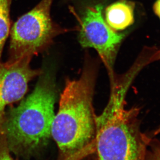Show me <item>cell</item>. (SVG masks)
Here are the masks:
<instances>
[{
	"mask_svg": "<svg viewBox=\"0 0 160 160\" xmlns=\"http://www.w3.org/2000/svg\"><path fill=\"white\" fill-rule=\"evenodd\" d=\"M31 59L24 57L0 63V131L6 106L22 98L26 93L29 82L42 74L40 70L31 68Z\"/></svg>",
	"mask_w": 160,
	"mask_h": 160,
	"instance_id": "cell-6",
	"label": "cell"
},
{
	"mask_svg": "<svg viewBox=\"0 0 160 160\" xmlns=\"http://www.w3.org/2000/svg\"><path fill=\"white\" fill-rule=\"evenodd\" d=\"M153 9L155 14L160 19V0H157L154 3Z\"/></svg>",
	"mask_w": 160,
	"mask_h": 160,
	"instance_id": "cell-12",
	"label": "cell"
},
{
	"mask_svg": "<svg viewBox=\"0 0 160 160\" xmlns=\"http://www.w3.org/2000/svg\"><path fill=\"white\" fill-rule=\"evenodd\" d=\"M56 99L53 80L43 76L30 95L5 112L0 132L11 152L29 156L46 145L52 137Z\"/></svg>",
	"mask_w": 160,
	"mask_h": 160,
	"instance_id": "cell-3",
	"label": "cell"
},
{
	"mask_svg": "<svg viewBox=\"0 0 160 160\" xmlns=\"http://www.w3.org/2000/svg\"><path fill=\"white\" fill-rule=\"evenodd\" d=\"M105 20L113 30L123 31L134 22V4L128 0H119L105 11Z\"/></svg>",
	"mask_w": 160,
	"mask_h": 160,
	"instance_id": "cell-7",
	"label": "cell"
},
{
	"mask_svg": "<svg viewBox=\"0 0 160 160\" xmlns=\"http://www.w3.org/2000/svg\"><path fill=\"white\" fill-rule=\"evenodd\" d=\"M3 132H0V160H15L12 158Z\"/></svg>",
	"mask_w": 160,
	"mask_h": 160,
	"instance_id": "cell-10",
	"label": "cell"
},
{
	"mask_svg": "<svg viewBox=\"0 0 160 160\" xmlns=\"http://www.w3.org/2000/svg\"><path fill=\"white\" fill-rule=\"evenodd\" d=\"M146 160H160V141L154 137L150 138Z\"/></svg>",
	"mask_w": 160,
	"mask_h": 160,
	"instance_id": "cell-9",
	"label": "cell"
},
{
	"mask_svg": "<svg viewBox=\"0 0 160 160\" xmlns=\"http://www.w3.org/2000/svg\"><path fill=\"white\" fill-rule=\"evenodd\" d=\"M12 0H0V58L10 28V6Z\"/></svg>",
	"mask_w": 160,
	"mask_h": 160,
	"instance_id": "cell-8",
	"label": "cell"
},
{
	"mask_svg": "<svg viewBox=\"0 0 160 160\" xmlns=\"http://www.w3.org/2000/svg\"><path fill=\"white\" fill-rule=\"evenodd\" d=\"M160 60V48L159 49H154L151 53L148 60V65L153 62H158Z\"/></svg>",
	"mask_w": 160,
	"mask_h": 160,
	"instance_id": "cell-11",
	"label": "cell"
},
{
	"mask_svg": "<svg viewBox=\"0 0 160 160\" xmlns=\"http://www.w3.org/2000/svg\"><path fill=\"white\" fill-rule=\"evenodd\" d=\"M53 0H41L31 11L14 23L11 32L9 61L24 57L32 58L44 51L65 30L51 18Z\"/></svg>",
	"mask_w": 160,
	"mask_h": 160,
	"instance_id": "cell-4",
	"label": "cell"
},
{
	"mask_svg": "<svg viewBox=\"0 0 160 160\" xmlns=\"http://www.w3.org/2000/svg\"><path fill=\"white\" fill-rule=\"evenodd\" d=\"M126 33L113 30L102 16V6H90L82 19L79 41L83 48L97 51L108 71L110 81L116 79L113 67L118 51L126 37Z\"/></svg>",
	"mask_w": 160,
	"mask_h": 160,
	"instance_id": "cell-5",
	"label": "cell"
},
{
	"mask_svg": "<svg viewBox=\"0 0 160 160\" xmlns=\"http://www.w3.org/2000/svg\"><path fill=\"white\" fill-rule=\"evenodd\" d=\"M95 74L85 68L77 80H67L55 115L52 137L60 160H69L92 145L95 146L96 118L92 105Z\"/></svg>",
	"mask_w": 160,
	"mask_h": 160,
	"instance_id": "cell-1",
	"label": "cell"
},
{
	"mask_svg": "<svg viewBox=\"0 0 160 160\" xmlns=\"http://www.w3.org/2000/svg\"><path fill=\"white\" fill-rule=\"evenodd\" d=\"M128 87L111 86L106 107L96 118L95 148L98 160H146L150 137L140 128L139 109L127 108Z\"/></svg>",
	"mask_w": 160,
	"mask_h": 160,
	"instance_id": "cell-2",
	"label": "cell"
}]
</instances>
